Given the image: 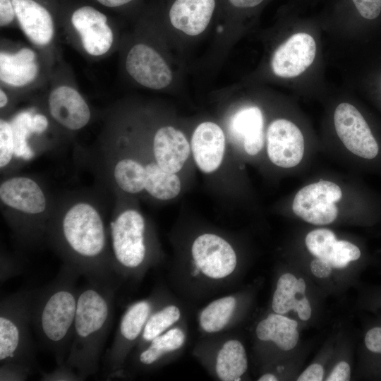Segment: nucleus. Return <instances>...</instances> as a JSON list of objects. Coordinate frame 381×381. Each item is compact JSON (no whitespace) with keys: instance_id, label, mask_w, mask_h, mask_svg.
<instances>
[{"instance_id":"5701e85b","label":"nucleus","mask_w":381,"mask_h":381,"mask_svg":"<svg viewBox=\"0 0 381 381\" xmlns=\"http://www.w3.org/2000/svg\"><path fill=\"white\" fill-rule=\"evenodd\" d=\"M215 0H175L169 11L172 25L188 35L195 36L207 27Z\"/></svg>"},{"instance_id":"9b49d317","label":"nucleus","mask_w":381,"mask_h":381,"mask_svg":"<svg viewBox=\"0 0 381 381\" xmlns=\"http://www.w3.org/2000/svg\"><path fill=\"white\" fill-rule=\"evenodd\" d=\"M188 340L186 320L176 324L143 346L135 349L128 361L135 371L148 372L167 364L183 351Z\"/></svg>"},{"instance_id":"4be33fe9","label":"nucleus","mask_w":381,"mask_h":381,"mask_svg":"<svg viewBox=\"0 0 381 381\" xmlns=\"http://www.w3.org/2000/svg\"><path fill=\"white\" fill-rule=\"evenodd\" d=\"M264 120L260 108L255 106L243 108L231 118L229 131L231 138L242 143L249 155H257L264 145Z\"/></svg>"},{"instance_id":"72a5a7b5","label":"nucleus","mask_w":381,"mask_h":381,"mask_svg":"<svg viewBox=\"0 0 381 381\" xmlns=\"http://www.w3.org/2000/svg\"><path fill=\"white\" fill-rule=\"evenodd\" d=\"M32 369L16 363H3L0 366L1 381H22L28 379Z\"/></svg>"},{"instance_id":"393cba45","label":"nucleus","mask_w":381,"mask_h":381,"mask_svg":"<svg viewBox=\"0 0 381 381\" xmlns=\"http://www.w3.org/2000/svg\"><path fill=\"white\" fill-rule=\"evenodd\" d=\"M20 25L29 39L38 45L49 43L54 25L48 11L33 0H12Z\"/></svg>"},{"instance_id":"79ce46f5","label":"nucleus","mask_w":381,"mask_h":381,"mask_svg":"<svg viewBox=\"0 0 381 381\" xmlns=\"http://www.w3.org/2000/svg\"><path fill=\"white\" fill-rule=\"evenodd\" d=\"M30 127L32 133H42L48 127V120L45 116L40 114L32 115Z\"/></svg>"},{"instance_id":"37998d69","label":"nucleus","mask_w":381,"mask_h":381,"mask_svg":"<svg viewBox=\"0 0 381 381\" xmlns=\"http://www.w3.org/2000/svg\"><path fill=\"white\" fill-rule=\"evenodd\" d=\"M230 3L238 8H250L260 4L263 0H229Z\"/></svg>"},{"instance_id":"423d86ee","label":"nucleus","mask_w":381,"mask_h":381,"mask_svg":"<svg viewBox=\"0 0 381 381\" xmlns=\"http://www.w3.org/2000/svg\"><path fill=\"white\" fill-rule=\"evenodd\" d=\"M34 289L10 294L0 303V363H16L33 369L35 350L32 338Z\"/></svg>"},{"instance_id":"a18cd8bd","label":"nucleus","mask_w":381,"mask_h":381,"mask_svg":"<svg viewBox=\"0 0 381 381\" xmlns=\"http://www.w3.org/2000/svg\"><path fill=\"white\" fill-rule=\"evenodd\" d=\"M258 381H277L278 380L277 377L272 373H267L261 375Z\"/></svg>"},{"instance_id":"f8f14e48","label":"nucleus","mask_w":381,"mask_h":381,"mask_svg":"<svg viewBox=\"0 0 381 381\" xmlns=\"http://www.w3.org/2000/svg\"><path fill=\"white\" fill-rule=\"evenodd\" d=\"M337 135L352 153L365 159H373L379 147L367 122L352 104L341 103L334 114Z\"/></svg>"},{"instance_id":"c03bdc74","label":"nucleus","mask_w":381,"mask_h":381,"mask_svg":"<svg viewBox=\"0 0 381 381\" xmlns=\"http://www.w3.org/2000/svg\"><path fill=\"white\" fill-rule=\"evenodd\" d=\"M101 4L108 7H116L130 2L132 0H97Z\"/></svg>"},{"instance_id":"9d476101","label":"nucleus","mask_w":381,"mask_h":381,"mask_svg":"<svg viewBox=\"0 0 381 381\" xmlns=\"http://www.w3.org/2000/svg\"><path fill=\"white\" fill-rule=\"evenodd\" d=\"M342 196L340 187L331 181H320L309 184L298 191L294 199V212L304 221L325 225L337 217L335 202Z\"/></svg>"},{"instance_id":"20e7f679","label":"nucleus","mask_w":381,"mask_h":381,"mask_svg":"<svg viewBox=\"0 0 381 381\" xmlns=\"http://www.w3.org/2000/svg\"><path fill=\"white\" fill-rule=\"evenodd\" d=\"M80 276L64 264L54 280L34 289L32 326L40 346L54 354L56 364L65 362L72 343Z\"/></svg>"},{"instance_id":"c85d7f7f","label":"nucleus","mask_w":381,"mask_h":381,"mask_svg":"<svg viewBox=\"0 0 381 381\" xmlns=\"http://www.w3.org/2000/svg\"><path fill=\"white\" fill-rule=\"evenodd\" d=\"M112 176L123 192L137 194L145 190L146 171L143 163L132 157H121L114 161Z\"/></svg>"},{"instance_id":"49530a36","label":"nucleus","mask_w":381,"mask_h":381,"mask_svg":"<svg viewBox=\"0 0 381 381\" xmlns=\"http://www.w3.org/2000/svg\"><path fill=\"white\" fill-rule=\"evenodd\" d=\"M8 102V98L5 92L1 90H0V107L1 108L4 107Z\"/></svg>"},{"instance_id":"412c9836","label":"nucleus","mask_w":381,"mask_h":381,"mask_svg":"<svg viewBox=\"0 0 381 381\" xmlns=\"http://www.w3.org/2000/svg\"><path fill=\"white\" fill-rule=\"evenodd\" d=\"M49 108L52 117L70 130L81 129L90 119V110L84 99L68 86H60L52 92Z\"/></svg>"},{"instance_id":"7c9ffc66","label":"nucleus","mask_w":381,"mask_h":381,"mask_svg":"<svg viewBox=\"0 0 381 381\" xmlns=\"http://www.w3.org/2000/svg\"><path fill=\"white\" fill-rule=\"evenodd\" d=\"M32 116L29 111L21 112L11 123L14 135L15 157L25 160L30 159L34 155L28 143V138L32 133L30 128Z\"/></svg>"},{"instance_id":"cd10ccee","label":"nucleus","mask_w":381,"mask_h":381,"mask_svg":"<svg viewBox=\"0 0 381 381\" xmlns=\"http://www.w3.org/2000/svg\"><path fill=\"white\" fill-rule=\"evenodd\" d=\"M186 320L184 306L170 296L152 313L135 349H139L176 324Z\"/></svg>"},{"instance_id":"39448f33","label":"nucleus","mask_w":381,"mask_h":381,"mask_svg":"<svg viewBox=\"0 0 381 381\" xmlns=\"http://www.w3.org/2000/svg\"><path fill=\"white\" fill-rule=\"evenodd\" d=\"M147 224L137 210L117 213L109 227L111 262L116 275L122 281H140L159 262Z\"/></svg>"},{"instance_id":"a878e982","label":"nucleus","mask_w":381,"mask_h":381,"mask_svg":"<svg viewBox=\"0 0 381 381\" xmlns=\"http://www.w3.org/2000/svg\"><path fill=\"white\" fill-rule=\"evenodd\" d=\"M298 323L282 314H269L260 320L255 328L257 339L262 342H272L279 349L289 351L298 341Z\"/></svg>"},{"instance_id":"c9c22d12","label":"nucleus","mask_w":381,"mask_h":381,"mask_svg":"<svg viewBox=\"0 0 381 381\" xmlns=\"http://www.w3.org/2000/svg\"><path fill=\"white\" fill-rule=\"evenodd\" d=\"M22 271L21 265L15 259L1 254L0 281L1 283L18 275Z\"/></svg>"},{"instance_id":"a19ab883","label":"nucleus","mask_w":381,"mask_h":381,"mask_svg":"<svg viewBox=\"0 0 381 381\" xmlns=\"http://www.w3.org/2000/svg\"><path fill=\"white\" fill-rule=\"evenodd\" d=\"M312 273L318 278H326L332 272V267L325 261L316 258L310 263Z\"/></svg>"},{"instance_id":"f3484780","label":"nucleus","mask_w":381,"mask_h":381,"mask_svg":"<svg viewBox=\"0 0 381 381\" xmlns=\"http://www.w3.org/2000/svg\"><path fill=\"white\" fill-rule=\"evenodd\" d=\"M191 151L201 171L210 174L216 171L225 152V135L220 126L211 121L200 123L191 138Z\"/></svg>"},{"instance_id":"4468645a","label":"nucleus","mask_w":381,"mask_h":381,"mask_svg":"<svg viewBox=\"0 0 381 381\" xmlns=\"http://www.w3.org/2000/svg\"><path fill=\"white\" fill-rule=\"evenodd\" d=\"M315 54L313 37L306 32L296 33L274 52L271 61L272 71L280 78L296 77L313 64Z\"/></svg>"},{"instance_id":"b1692460","label":"nucleus","mask_w":381,"mask_h":381,"mask_svg":"<svg viewBox=\"0 0 381 381\" xmlns=\"http://www.w3.org/2000/svg\"><path fill=\"white\" fill-rule=\"evenodd\" d=\"M305 291L306 282L303 278L297 279L290 273L281 275L272 296V310L284 315L293 310L301 320H308L311 315V308Z\"/></svg>"},{"instance_id":"ddd939ff","label":"nucleus","mask_w":381,"mask_h":381,"mask_svg":"<svg viewBox=\"0 0 381 381\" xmlns=\"http://www.w3.org/2000/svg\"><path fill=\"white\" fill-rule=\"evenodd\" d=\"M267 150L269 159L275 165L283 168L296 167L304 153V139L301 130L284 119L272 121L267 132Z\"/></svg>"},{"instance_id":"f704fd0d","label":"nucleus","mask_w":381,"mask_h":381,"mask_svg":"<svg viewBox=\"0 0 381 381\" xmlns=\"http://www.w3.org/2000/svg\"><path fill=\"white\" fill-rule=\"evenodd\" d=\"M358 13L365 19L376 18L381 12V0H352Z\"/></svg>"},{"instance_id":"6e6552de","label":"nucleus","mask_w":381,"mask_h":381,"mask_svg":"<svg viewBox=\"0 0 381 381\" xmlns=\"http://www.w3.org/2000/svg\"><path fill=\"white\" fill-rule=\"evenodd\" d=\"M169 296L164 288L157 287L147 297L138 300L126 308L106 356L109 377H121L124 373L128 359L149 318Z\"/></svg>"},{"instance_id":"f03ea898","label":"nucleus","mask_w":381,"mask_h":381,"mask_svg":"<svg viewBox=\"0 0 381 381\" xmlns=\"http://www.w3.org/2000/svg\"><path fill=\"white\" fill-rule=\"evenodd\" d=\"M238 267L231 243L219 234L205 232L193 239L187 257L169 270V279L181 296L195 302L229 289Z\"/></svg>"},{"instance_id":"dca6fc26","label":"nucleus","mask_w":381,"mask_h":381,"mask_svg":"<svg viewBox=\"0 0 381 381\" xmlns=\"http://www.w3.org/2000/svg\"><path fill=\"white\" fill-rule=\"evenodd\" d=\"M107 20L104 14L90 6L81 7L72 15V24L80 35L84 49L90 55H102L111 47L113 33Z\"/></svg>"},{"instance_id":"58836bf2","label":"nucleus","mask_w":381,"mask_h":381,"mask_svg":"<svg viewBox=\"0 0 381 381\" xmlns=\"http://www.w3.org/2000/svg\"><path fill=\"white\" fill-rule=\"evenodd\" d=\"M324 374L321 365L314 363L308 366L298 377V381H320Z\"/></svg>"},{"instance_id":"aec40b11","label":"nucleus","mask_w":381,"mask_h":381,"mask_svg":"<svg viewBox=\"0 0 381 381\" xmlns=\"http://www.w3.org/2000/svg\"><path fill=\"white\" fill-rule=\"evenodd\" d=\"M152 154L155 162L161 169L176 174L189 157L190 145L181 131L172 126H164L154 135Z\"/></svg>"},{"instance_id":"2eb2a0df","label":"nucleus","mask_w":381,"mask_h":381,"mask_svg":"<svg viewBox=\"0 0 381 381\" xmlns=\"http://www.w3.org/2000/svg\"><path fill=\"white\" fill-rule=\"evenodd\" d=\"M126 68L140 85L155 90L167 87L172 73L163 58L152 47L138 44L129 51Z\"/></svg>"},{"instance_id":"6ab92c4d","label":"nucleus","mask_w":381,"mask_h":381,"mask_svg":"<svg viewBox=\"0 0 381 381\" xmlns=\"http://www.w3.org/2000/svg\"><path fill=\"white\" fill-rule=\"evenodd\" d=\"M306 245L311 254L329 263L334 268L346 267L361 256L359 248L353 243L337 240L329 229H318L309 232Z\"/></svg>"},{"instance_id":"c756f323","label":"nucleus","mask_w":381,"mask_h":381,"mask_svg":"<svg viewBox=\"0 0 381 381\" xmlns=\"http://www.w3.org/2000/svg\"><path fill=\"white\" fill-rule=\"evenodd\" d=\"M144 165L146 171L145 190L149 195L159 200H169L179 194L181 184L176 174L163 170L155 162Z\"/></svg>"},{"instance_id":"bb28decb","label":"nucleus","mask_w":381,"mask_h":381,"mask_svg":"<svg viewBox=\"0 0 381 381\" xmlns=\"http://www.w3.org/2000/svg\"><path fill=\"white\" fill-rule=\"evenodd\" d=\"M37 73L35 52L23 48L14 54L1 52V80L13 86H23L32 82Z\"/></svg>"},{"instance_id":"a211bd4d","label":"nucleus","mask_w":381,"mask_h":381,"mask_svg":"<svg viewBox=\"0 0 381 381\" xmlns=\"http://www.w3.org/2000/svg\"><path fill=\"white\" fill-rule=\"evenodd\" d=\"M241 300L238 293H230L212 300L200 308L197 314V322L202 337L231 330L237 322Z\"/></svg>"},{"instance_id":"ea45409f","label":"nucleus","mask_w":381,"mask_h":381,"mask_svg":"<svg viewBox=\"0 0 381 381\" xmlns=\"http://www.w3.org/2000/svg\"><path fill=\"white\" fill-rule=\"evenodd\" d=\"M16 15L14 7L11 0H0V25L9 24Z\"/></svg>"},{"instance_id":"e433bc0d","label":"nucleus","mask_w":381,"mask_h":381,"mask_svg":"<svg viewBox=\"0 0 381 381\" xmlns=\"http://www.w3.org/2000/svg\"><path fill=\"white\" fill-rule=\"evenodd\" d=\"M365 344L370 351L381 353V327L370 329L366 333Z\"/></svg>"},{"instance_id":"2f4dec72","label":"nucleus","mask_w":381,"mask_h":381,"mask_svg":"<svg viewBox=\"0 0 381 381\" xmlns=\"http://www.w3.org/2000/svg\"><path fill=\"white\" fill-rule=\"evenodd\" d=\"M15 157L14 135L11 123L0 121V168L5 169Z\"/></svg>"},{"instance_id":"473e14b6","label":"nucleus","mask_w":381,"mask_h":381,"mask_svg":"<svg viewBox=\"0 0 381 381\" xmlns=\"http://www.w3.org/2000/svg\"><path fill=\"white\" fill-rule=\"evenodd\" d=\"M40 380L43 381H80L84 379L66 361L57 364L56 367L50 372L41 371Z\"/></svg>"},{"instance_id":"f257e3e1","label":"nucleus","mask_w":381,"mask_h":381,"mask_svg":"<svg viewBox=\"0 0 381 381\" xmlns=\"http://www.w3.org/2000/svg\"><path fill=\"white\" fill-rule=\"evenodd\" d=\"M46 231L65 264L80 275L122 282L113 269L104 220L92 204L85 201L72 204L48 223Z\"/></svg>"},{"instance_id":"4c0bfd02","label":"nucleus","mask_w":381,"mask_h":381,"mask_svg":"<svg viewBox=\"0 0 381 381\" xmlns=\"http://www.w3.org/2000/svg\"><path fill=\"white\" fill-rule=\"evenodd\" d=\"M350 380V366L345 361L339 362L327 378V381H348Z\"/></svg>"},{"instance_id":"0eeeda50","label":"nucleus","mask_w":381,"mask_h":381,"mask_svg":"<svg viewBox=\"0 0 381 381\" xmlns=\"http://www.w3.org/2000/svg\"><path fill=\"white\" fill-rule=\"evenodd\" d=\"M0 200L16 213L10 223L20 238L34 241L46 231L47 200L36 181L25 176L8 178L1 183Z\"/></svg>"},{"instance_id":"7ed1b4c3","label":"nucleus","mask_w":381,"mask_h":381,"mask_svg":"<svg viewBox=\"0 0 381 381\" xmlns=\"http://www.w3.org/2000/svg\"><path fill=\"white\" fill-rule=\"evenodd\" d=\"M78 288L73 336L66 363L85 380L98 370L121 282L87 279Z\"/></svg>"},{"instance_id":"1a4fd4ad","label":"nucleus","mask_w":381,"mask_h":381,"mask_svg":"<svg viewBox=\"0 0 381 381\" xmlns=\"http://www.w3.org/2000/svg\"><path fill=\"white\" fill-rule=\"evenodd\" d=\"M193 354L217 380L241 381L248 370L244 345L227 332L202 337L195 346Z\"/></svg>"}]
</instances>
